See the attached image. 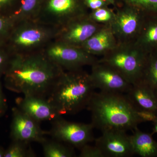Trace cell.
<instances>
[{
  "label": "cell",
  "instance_id": "obj_5",
  "mask_svg": "<svg viewBox=\"0 0 157 157\" xmlns=\"http://www.w3.org/2000/svg\"><path fill=\"white\" fill-rule=\"evenodd\" d=\"M148 54L134 43L117 44L98 62L112 67L133 85L140 81Z\"/></svg>",
  "mask_w": 157,
  "mask_h": 157
},
{
  "label": "cell",
  "instance_id": "obj_28",
  "mask_svg": "<svg viewBox=\"0 0 157 157\" xmlns=\"http://www.w3.org/2000/svg\"><path fill=\"white\" fill-rule=\"evenodd\" d=\"M20 0H0V12L7 13L14 9Z\"/></svg>",
  "mask_w": 157,
  "mask_h": 157
},
{
  "label": "cell",
  "instance_id": "obj_12",
  "mask_svg": "<svg viewBox=\"0 0 157 157\" xmlns=\"http://www.w3.org/2000/svg\"><path fill=\"white\" fill-rule=\"evenodd\" d=\"M91 67L90 77L95 88L101 91L126 94L132 85L109 65L98 62Z\"/></svg>",
  "mask_w": 157,
  "mask_h": 157
},
{
  "label": "cell",
  "instance_id": "obj_23",
  "mask_svg": "<svg viewBox=\"0 0 157 157\" xmlns=\"http://www.w3.org/2000/svg\"><path fill=\"white\" fill-rule=\"evenodd\" d=\"M121 6L133 7L146 15L157 16V0H116V6Z\"/></svg>",
  "mask_w": 157,
  "mask_h": 157
},
{
  "label": "cell",
  "instance_id": "obj_20",
  "mask_svg": "<svg viewBox=\"0 0 157 157\" xmlns=\"http://www.w3.org/2000/svg\"><path fill=\"white\" fill-rule=\"evenodd\" d=\"M41 144L45 157L76 156L73 147L56 139H46Z\"/></svg>",
  "mask_w": 157,
  "mask_h": 157
},
{
  "label": "cell",
  "instance_id": "obj_17",
  "mask_svg": "<svg viewBox=\"0 0 157 157\" xmlns=\"http://www.w3.org/2000/svg\"><path fill=\"white\" fill-rule=\"evenodd\" d=\"M135 44L147 54L157 49V16L146 15Z\"/></svg>",
  "mask_w": 157,
  "mask_h": 157
},
{
  "label": "cell",
  "instance_id": "obj_34",
  "mask_svg": "<svg viewBox=\"0 0 157 157\" xmlns=\"http://www.w3.org/2000/svg\"><path fill=\"white\" fill-rule=\"evenodd\" d=\"M109 3V5H112L115 7L116 6V0H104Z\"/></svg>",
  "mask_w": 157,
  "mask_h": 157
},
{
  "label": "cell",
  "instance_id": "obj_13",
  "mask_svg": "<svg viewBox=\"0 0 157 157\" xmlns=\"http://www.w3.org/2000/svg\"><path fill=\"white\" fill-rule=\"evenodd\" d=\"M101 132L102 135L94 140L104 157H130L135 155L130 135L126 131L110 130Z\"/></svg>",
  "mask_w": 157,
  "mask_h": 157
},
{
  "label": "cell",
  "instance_id": "obj_19",
  "mask_svg": "<svg viewBox=\"0 0 157 157\" xmlns=\"http://www.w3.org/2000/svg\"><path fill=\"white\" fill-rule=\"evenodd\" d=\"M42 0H20L17 6L7 14L14 24L35 19Z\"/></svg>",
  "mask_w": 157,
  "mask_h": 157
},
{
  "label": "cell",
  "instance_id": "obj_27",
  "mask_svg": "<svg viewBox=\"0 0 157 157\" xmlns=\"http://www.w3.org/2000/svg\"><path fill=\"white\" fill-rule=\"evenodd\" d=\"M80 149L79 157H104V155L98 147L86 144Z\"/></svg>",
  "mask_w": 157,
  "mask_h": 157
},
{
  "label": "cell",
  "instance_id": "obj_10",
  "mask_svg": "<svg viewBox=\"0 0 157 157\" xmlns=\"http://www.w3.org/2000/svg\"><path fill=\"white\" fill-rule=\"evenodd\" d=\"M89 13L76 17L63 26L59 29L55 40L80 48L104 25L94 21Z\"/></svg>",
  "mask_w": 157,
  "mask_h": 157
},
{
  "label": "cell",
  "instance_id": "obj_1",
  "mask_svg": "<svg viewBox=\"0 0 157 157\" xmlns=\"http://www.w3.org/2000/svg\"><path fill=\"white\" fill-rule=\"evenodd\" d=\"M64 70L50 60L43 50L13 54L4 76L5 87L23 95L47 98Z\"/></svg>",
  "mask_w": 157,
  "mask_h": 157
},
{
  "label": "cell",
  "instance_id": "obj_26",
  "mask_svg": "<svg viewBox=\"0 0 157 157\" xmlns=\"http://www.w3.org/2000/svg\"><path fill=\"white\" fill-rule=\"evenodd\" d=\"M12 55L6 43L0 44V79L6 73Z\"/></svg>",
  "mask_w": 157,
  "mask_h": 157
},
{
  "label": "cell",
  "instance_id": "obj_31",
  "mask_svg": "<svg viewBox=\"0 0 157 157\" xmlns=\"http://www.w3.org/2000/svg\"><path fill=\"white\" fill-rule=\"evenodd\" d=\"M138 114L143 122L147 121L153 122L156 118L157 116L152 113L146 111H137Z\"/></svg>",
  "mask_w": 157,
  "mask_h": 157
},
{
  "label": "cell",
  "instance_id": "obj_14",
  "mask_svg": "<svg viewBox=\"0 0 157 157\" xmlns=\"http://www.w3.org/2000/svg\"><path fill=\"white\" fill-rule=\"evenodd\" d=\"M15 99L18 109L37 121H52L61 116L47 98L25 96Z\"/></svg>",
  "mask_w": 157,
  "mask_h": 157
},
{
  "label": "cell",
  "instance_id": "obj_25",
  "mask_svg": "<svg viewBox=\"0 0 157 157\" xmlns=\"http://www.w3.org/2000/svg\"><path fill=\"white\" fill-rule=\"evenodd\" d=\"M14 25L8 14L0 12V44L6 43Z\"/></svg>",
  "mask_w": 157,
  "mask_h": 157
},
{
  "label": "cell",
  "instance_id": "obj_8",
  "mask_svg": "<svg viewBox=\"0 0 157 157\" xmlns=\"http://www.w3.org/2000/svg\"><path fill=\"white\" fill-rule=\"evenodd\" d=\"M114 8L115 17L109 26L117 44L135 43L146 15L130 6H116Z\"/></svg>",
  "mask_w": 157,
  "mask_h": 157
},
{
  "label": "cell",
  "instance_id": "obj_24",
  "mask_svg": "<svg viewBox=\"0 0 157 157\" xmlns=\"http://www.w3.org/2000/svg\"><path fill=\"white\" fill-rule=\"evenodd\" d=\"M89 14L94 21L103 25H110L115 17V12L108 6L93 10Z\"/></svg>",
  "mask_w": 157,
  "mask_h": 157
},
{
  "label": "cell",
  "instance_id": "obj_7",
  "mask_svg": "<svg viewBox=\"0 0 157 157\" xmlns=\"http://www.w3.org/2000/svg\"><path fill=\"white\" fill-rule=\"evenodd\" d=\"M43 52L50 60L65 70L92 66L98 60L80 47L55 39L45 46Z\"/></svg>",
  "mask_w": 157,
  "mask_h": 157
},
{
  "label": "cell",
  "instance_id": "obj_2",
  "mask_svg": "<svg viewBox=\"0 0 157 157\" xmlns=\"http://www.w3.org/2000/svg\"><path fill=\"white\" fill-rule=\"evenodd\" d=\"M87 108L91 113L94 128L101 132L134 130L143 122L126 95L121 93L94 92Z\"/></svg>",
  "mask_w": 157,
  "mask_h": 157
},
{
  "label": "cell",
  "instance_id": "obj_16",
  "mask_svg": "<svg viewBox=\"0 0 157 157\" xmlns=\"http://www.w3.org/2000/svg\"><path fill=\"white\" fill-rule=\"evenodd\" d=\"M137 111H146L157 116V93L141 82L133 84L126 94Z\"/></svg>",
  "mask_w": 157,
  "mask_h": 157
},
{
  "label": "cell",
  "instance_id": "obj_32",
  "mask_svg": "<svg viewBox=\"0 0 157 157\" xmlns=\"http://www.w3.org/2000/svg\"><path fill=\"white\" fill-rule=\"evenodd\" d=\"M153 123L154 127L153 128V132L152 135L155 134V133H157V117L155 121L153 122Z\"/></svg>",
  "mask_w": 157,
  "mask_h": 157
},
{
  "label": "cell",
  "instance_id": "obj_33",
  "mask_svg": "<svg viewBox=\"0 0 157 157\" xmlns=\"http://www.w3.org/2000/svg\"><path fill=\"white\" fill-rule=\"evenodd\" d=\"M5 151H6V149H5L2 147L0 145V157H4Z\"/></svg>",
  "mask_w": 157,
  "mask_h": 157
},
{
  "label": "cell",
  "instance_id": "obj_29",
  "mask_svg": "<svg viewBox=\"0 0 157 157\" xmlns=\"http://www.w3.org/2000/svg\"><path fill=\"white\" fill-rule=\"evenodd\" d=\"M85 4L88 9L91 11L108 6L109 4L104 0H84Z\"/></svg>",
  "mask_w": 157,
  "mask_h": 157
},
{
  "label": "cell",
  "instance_id": "obj_3",
  "mask_svg": "<svg viewBox=\"0 0 157 157\" xmlns=\"http://www.w3.org/2000/svg\"><path fill=\"white\" fill-rule=\"evenodd\" d=\"M95 88L82 68L64 70L47 99L60 115H73L87 108Z\"/></svg>",
  "mask_w": 157,
  "mask_h": 157
},
{
  "label": "cell",
  "instance_id": "obj_18",
  "mask_svg": "<svg viewBox=\"0 0 157 157\" xmlns=\"http://www.w3.org/2000/svg\"><path fill=\"white\" fill-rule=\"evenodd\" d=\"M134 154L142 157H157V142L152 134L142 132L138 128L130 135Z\"/></svg>",
  "mask_w": 157,
  "mask_h": 157
},
{
  "label": "cell",
  "instance_id": "obj_21",
  "mask_svg": "<svg viewBox=\"0 0 157 157\" xmlns=\"http://www.w3.org/2000/svg\"><path fill=\"white\" fill-rule=\"evenodd\" d=\"M157 93V49L149 53L140 81Z\"/></svg>",
  "mask_w": 157,
  "mask_h": 157
},
{
  "label": "cell",
  "instance_id": "obj_9",
  "mask_svg": "<svg viewBox=\"0 0 157 157\" xmlns=\"http://www.w3.org/2000/svg\"><path fill=\"white\" fill-rule=\"evenodd\" d=\"M48 135L53 139L67 144L73 147L80 149L95 140L94 127L91 123L70 121L62 116L52 121Z\"/></svg>",
  "mask_w": 157,
  "mask_h": 157
},
{
  "label": "cell",
  "instance_id": "obj_6",
  "mask_svg": "<svg viewBox=\"0 0 157 157\" xmlns=\"http://www.w3.org/2000/svg\"><path fill=\"white\" fill-rule=\"evenodd\" d=\"M88 13L84 0H42L34 19L60 28L70 21Z\"/></svg>",
  "mask_w": 157,
  "mask_h": 157
},
{
  "label": "cell",
  "instance_id": "obj_4",
  "mask_svg": "<svg viewBox=\"0 0 157 157\" xmlns=\"http://www.w3.org/2000/svg\"><path fill=\"white\" fill-rule=\"evenodd\" d=\"M60 28L35 19L14 25L6 42L12 54H26L43 50L55 39Z\"/></svg>",
  "mask_w": 157,
  "mask_h": 157
},
{
  "label": "cell",
  "instance_id": "obj_11",
  "mask_svg": "<svg viewBox=\"0 0 157 157\" xmlns=\"http://www.w3.org/2000/svg\"><path fill=\"white\" fill-rule=\"evenodd\" d=\"M40 123L17 107H13L10 127L11 140L41 144L47 139L45 135H48V131L42 130Z\"/></svg>",
  "mask_w": 157,
  "mask_h": 157
},
{
  "label": "cell",
  "instance_id": "obj_22",
  "mask_svg": "<svg viewBox=\"0 0 157 157\" xmlns=\"http://www.w3.org/2000/svg\"><path fill=\"white\" fill-rule=\"evenodd\" d=\"M31 143L21 140H12L6 151L4 157H35L36 153Z\"/></svg>",
  "mask_w": 157,
  "mask_h": 157
},
{
  "label": "cell",
  "instance_id": "obj_15",
  "mask_svg": "<svg viewBox=\"0 0 157 157\" xmlns=\"http://www.w3.org/2000/svg\"><path fill=\"white\" fill-rule=\"evenodd\" d=\"M117 42L109 25H104L82 45L85 51L94 56H103L113 49Z\"/></svg>",
  "mask_w": 157,
  "mask_h": 157
},
{
  "label": "cell",
  "instance_id": "obj_30",
  "mask_svg": "<svg viewBox=\"0 0 157 157\" xmlns=\"http://www.w3.org/2000/svg\"><path fill=\"white\" fill-rule=\"evenodd\" d=\"M8 109V104L6 96L3 92L2 86L0 81V117L6 114Z\"/></svg>",
  "mask_w": 157,
  "mask_h": 157
}]
</instances>
